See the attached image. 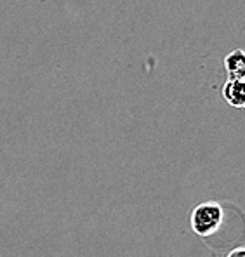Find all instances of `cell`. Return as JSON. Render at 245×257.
<instances>
[{
    "instance_id": "5",
    "label": "cell",
    "mask_w": 245,
    "mask_h": 257,
    "mask_svg": "<svg viewBox=\"0 0 245 257\" xmlns=\"http://www.w3.org/2000/svg\"><path fill=\"white\" fill-rule=\"evenodd\" d=\"M243 80H245V78H243Z\"/></svg>"
},
{
    "instance_id": "1",
    "label": "cell",
    "mask_w": 245,
    "mask_h": 257,
    "mask_svg": "<svg viewBox=\"0 0 245 257\" xmlns=\"http://www.w3.org/2000/svg\"><path fill=\"white\" fill-rule=\"evenodd\" d=\"M224 221V209L219 202L207 200L193 207L190 214V226L191 231L200 238H209L214 233L219 231Z\"/></svg>"
},
{
    "instance_id": "2",
    "label": "cell",
    "mask_w": 245,
    "mask_h": 257,
    "mask_svg": "<svg viewBox=\"0 0 245 257\" xmlns=\"http://www.w3.org/2000/svg\"><path fill=\"white\" fill-rule=\"evenodd\" d=\"M223 99L229 106L245 109V80L228 78L223 85Z\"/></svg>"
},
{
    "instance_id": "4",
    "label": "cell",
    "mask_w": 245,
    "mask_h": 257,
    "mask_svg": "<svg viewBox=\"0 0 245 257\" xmlns=\"http://www.w3.org/2000/svg\"><path fill=\"white\" fill-rule=\"evenodd\" d=\"M226 257H245V247H236L231 252H228Z\"/></svg>"
},
{
    "instance_id": "3",
    "label": "cell",
    "mask_w": 245,
    "mask_h": 257,
    "mask_svg": "<svg viewBox=\"0 0 245 257\" xmlns=\"http://www.w3.org/2000/svg\"><path fill=\"white\" fill-rule=\"evenodd\" d=\"M224 70L229 78H245V51L235 49L224 58Z\"/></svg>"
}]
</instances>
